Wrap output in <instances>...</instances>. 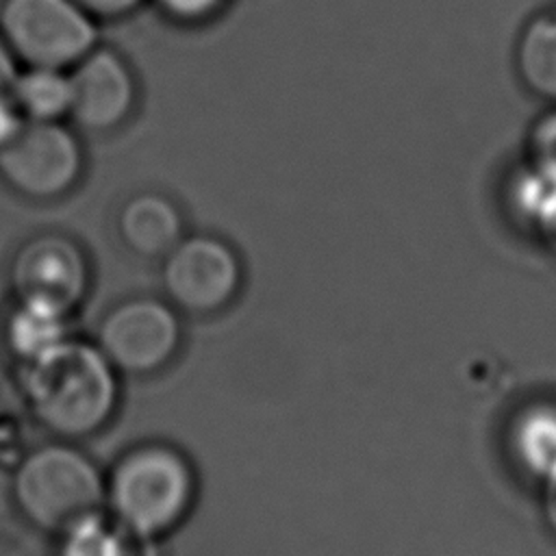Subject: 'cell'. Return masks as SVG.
Instances as JSON below:
<instances>
[{"mask_svg":"<svg viewBox=\"0 0 556 556\" xmlns=\"http://www.w3.org/2000/svg\"><path fill=\"white\" fill-rule=\"evenodd\" d=\"M24 389L35 417L61 439L98 432L119 400L113 363L98 343L72 337L26 363Z\"/></svg>","mask_w":556,"mask_h":556,"instance_id":"cell-1","label":"cell"},{"mask_svg":"<svg viewBox=\"0 0 556 556\" xmlns=\"http://www.w3.org/2000/svg\"><path fill=\"white\" fill-rule=\"evenodd\" d=\"M193 493L195 478L187 456L165 443H146L115 463L104 502L130 536L154 539L182 521Z\"/></svg>","mask_w":556,"mask_h":556,"instance_id":"cell-2","label":"cell"},{"mask_svg":"<svg viewBox=\"0 0 556 556\" xmlns=\"http://www.w3.org/2000/svg\"><path fill=\"white\" fill-rule=\"evenodd\" d=\"M13 493L24 517L48 532L102 510L106 480L96 463L70 443H46L17 467Z\"/></svg>","mask_w":556,"mask_h":556,"instance_id":"cell-3","label":"cell"},{"mask_svg":"<svg viewBox=\"0 0 556 556\" xmlns=\"http://www.w3.org/2000/svg\"><path fill=\"white\" fill-rule=\"evenodd\" d=\"M0 33L24 65H76L96 48L93 15L76 0H4Z\"/></svg>","mask_w":556,"mask_h":556,"instance_id":"cell-4","label":"cell"},{"mask_svg":"<svg viewBox=\"0 0 556 556\" xmlns=\"http://www.w3.org/2000/svg\"><path fill=\"white\" fill-rule=\"evenodd\" d=\"M80 174V141L61 119H24L0 143V176L26 198H59Z\"/></svg>","mask_w":556,"mask_h":556,"instance_id":"cell-5","label":"cell"},{"mask_svg":"<svg viewBox=\"0 0 556 556\" xmlns=\"http://www.w3.org/2000/svg\"><path fill=\"white\" fill-rule=\"evenodd\" d=\"M182 326L169 300L130 298L98 326V348L117 371L146 376L165 367L180 348Z\"/></svg>","mask_w":556,"mask_h":556,"instance_id":"cell-6","label":"cell"},{"mask_svg":"<svg viewBox=\"0 0 556 556\" xmlns=\"http://www.w3.org/2000/svg\"><path fill=\"white\" fill-rule=\"evenodd\" d=\"M241 258L213 235L182 237L165 256L161 280L167 300L191 315H213L239 293Z\"/></svg>","mask_w":556,"mask_h":556,"instance_id":"cell-7","label":"cell"},{"mask_svg":"<svg viewBox=\"0 0 556 556\" xmlns=\"http://www.w3.org/2000/svg\"><path fill=\"white\" fill-rule=\"evenodd\" d=\"M11 282L17 298L46 300L72 313L89 289V263L74 239L46 232L15 252Z\"/></svg>","mask_w":556,"mask_h":556,"instance_id":"cell-8","label":"cell"},{"mask_svg":"<svg viewBox=\"0 0 556 556\" xmlns=\"http://www.w3.org/2000/svg\"><path fill=\"white\" fill-rule=\"evenodd\" d=\"M70 117L91 132L119 126L135 104V78L128 63L113 50L93 48L70 72Z\"/></svg>","mask_w":556,"mask_h":556,"instance_id":"cell-9","label":"cell"},{"mask_svg":"<svg viewBox=\"0 0 556 556\" xmlns=\"http://www.w3.org/2000/svg\"><path fill=\"white\" fill-rule=\"evenodd\" d=\"M178 206L156 191L132 195L117 215L124 245L143 258H163L185 235Z\"/></svg>","mask_w":556,"mask_h":556,"instance_id":"cell-10","label":"cell"},{"mask_svg":"<svg viewBox=\"0 0 556 556\" xmlns=\"http://www.w3.org/2000/svg\"><path fill=\"white\" fill-rule=\"evenodd\" d=\"M513 63L532 96L556 104V4L536 11L521 26Z\"/></svg>","mask_w":556,"mask_h":556,"instance_id":"cell-11","label":"cell"},{"mask_svg":"<svg viewBox=\"0 0 556 556\" xmlns=\"http://www.w3.org/2000/svg\"><path fill=\"white\" fill-rule=\"evenodd\" d=\"M508 452L517 467L545 480L556 471V402H532L508 424Z\"/></svg>","mask_w":556,"mask_h":556,"instance_id":"cell-12","label":"cell"},{"mask_svg":"<svg viewBox=\"0 0 556 556\" xmlns=\"http://www.w3.org/2000/svg\"><path fill=\"white\" fill-rule=\"evenodd\" d=\"M13 354L26 365L70 339V311L35 298H17L7 326Z\"/></svg>","mask_w":556,"mask_h":556,"instance_id":"cell-13","label":"cell"},{"mask_svg":"<svg viewBox=\"0 0 556 556\" xmlns=\"http://www.w3.org/2000/svg\"><path fill=\"white\" fill-rule=\"evenodd\" d=\"M9 93L26 119H61L70 115V72L61 67L26 65L24 72H17Z\"/></svg>","mask_w":556,"mask_h":556,"instance_id":"cell-14","label":"cell"},{"mask_svg":"<svg viewBox=\"0 0 556 556\" xmlns=\"http://www.w3.org/2000/svg\"><path fill=\"white\" fill-rule=\"evenodd\" d=\"M56 534V556H132L130 534L102 510L72 521Z\"/></svg>","mask_w":556,"mask_h":556,"instance_id":"cell-15","label":"cell"},{"mask_svg":"<svg viewBox=\"0 0 556 556\" xmlns=\"http://www.w3.org/2000/svg\"><path fill=\"white\" fill-rule=\"evenodd\" d=\"M526 163L556 176V104H549L528 130Z\"/></svg>","mask_w":556,"mask_h":556,"instance_id":"cell-16","label":"cell"},{"mask_svg":"<svg viewBox=\"0 0 556 556\" xmlns=\"http://www.w3.org/2000/svg\"><path fill=\"white\" fill-rule=\"evenodd\" d=\"M165 13L176 20L193 22L213 15L224 0H156Z\"/></svg>","mask_w":556,"mask_h":556,"instance_id":"cell-17","label":"cell"},{"mask_svg":"<svg viewBox=\"0 0 556 556\" xmlns=\"http://www.w3.org/2000/svg\"><path fill=\"white\" fill-rule=\"evenodd\" d=\"M93 17H119L141 4V0H76Z\"/></svg>","mask_w":556,"mask_h":556,"instance_id":"cell-18","label":"cell"},{"mask_svg":"<svg viewBox=\"0 0 556 556\" xmlns=\"http://www.w3.org/2000/svg\"><path fill=\"white\" fill-rule=\"evenodd\" d=\"M26 117L22 115V111L17 109V104L13 102L11 93H0V143L24 122Z\"/></svg>","mask_w":556,"mask_h":556,"instance_id":"cell-19","label":"cell"},{"mask_svg":"<svg viewBox=\"0 0 556 556\" xmlns=\"http://www.w3.org/2000/svg\"><path fill=\"white\" fill-rule=\"evenodd\" d=\"M17 76V59L0 33V93H7Z\"/></svg>","mask_w":556,"mask_h":556,"instance_id":"cell-20","label":"cell"},{"mask_svg":"<svg viewBox=\"0 0 556 556\" xmlns=\"http://www.w3.org/2000/svg\"><path fill=\"white\" fill-rule=\"evenodd\" d=\"M543 513L547 528L556 536V471L543 480Z\"/></svg>","mask_w":556,"mask_h":556,"instance_id":"cell-21","label":"cell"}]
</instances>
